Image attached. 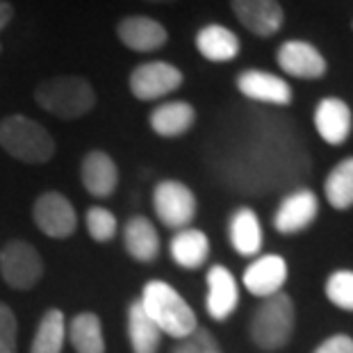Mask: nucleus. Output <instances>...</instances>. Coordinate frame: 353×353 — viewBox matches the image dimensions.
<instances>
[{"instance_id": "12", "label": "nucleus", "mask_w": 353, "mask_h": 353, "mask_svg": "<svg viewBox=\"0 0 353 353\" xmlns=\"http://www.w3.org/2000/svg\"><path fill=\"white\" fill-rule=\"evenodd\" d=\"M119 39L134 52H153L167 43L169 34L160 21L148 17H128L117 28Z\"/></svg>"}, {"instance_id": "6", "label": "nucleus", "mask_w": 353, "mask_h": 353, "mask_svg": "<svg viewBox=\"0 0 353 353\" xmlns=\"http://www.w3.org/2000/svg\"><path fill=\"white\" fill-rule=\"evenodd\" d=\"M155 214L167 228L183 230L196 216V196L192 190L178 180H164L155 187L153 194Z\"/></svg>"}, {"instance_id": "17", "label": "nucleus", "mask_w": 353, "mask_h": 353, "mask_svg": "<svg viewBox=\"0 0 353 353\" xmlns=\"http://www.w3.org/2000/svg\"><path fill=\"white\" fill-rule=\"evenodd\" d=\"M80 176H82V185H85V190L96 199L112 196L117 190V183H119L117 164L108 153H103V151H92V153L85 155Z\"/></svg>"}, {"instance_id": "22", "label": "nucleus", "mask_w": 353, "mask_h": 353, "mask_svg": "<svg viewBox=\"0 0 353 353\" xmlns=\"http://www.w3.org/2000/svg\"><path fill=\"white\" fill-rule=\"evenodd\" d=\"M230 242L239 255H255L262 246V226L251 208H242L230 219Z\"/></svg>"}, {"instance_id": "27", "label": "nucleus", "mask_w": 353, "mask_h": 353, "mask_svg": "<svg viewBox=\"0 0 353 353\" xmlns=\"http://www.w3.org/2000/svg\"><path fill=\"white\" fill-rule=\"evenodd\" d=\"M87 232L94 242H110L117 235V216L105 208H89L87 210Z\"/></svg>"}, {"instance_id": "9", "label": "nucleus", "mask_w": 353, "mask_h": 353, "mask_svg": "<svg viewBox=\"0 0 353 353\" xmlns=\"http://www.w3.org/2000/svg\"><path fill=\"white\" fill-rule=\"evenodd\" d=\"M278 64L288 76L301 80H317L326 73L324 55L312 46V43L301 39H290L278 48Z\"/></svg>"}, {"instance_id": "31", "label": "nucleus", "mask_w": 353, "mask_h": 353, "mask_svg": "<svg viewBox=\"0 0 353 353\" xmlns=\"http://www.w3.org/2000/svg\"><path fill=\"white\" fill-rule=\"evenodd\" d=\"M314 353H353V340L349 335H333Z\"/></svg>"}, {"instance_id": "15", "label": "nucleus", "mask_w": 353, "mask_h": 353, "mask_svg": "<svg viewBox=\"0 0 353 353\" xmlns=\"http://www.w3.org/2000/svg\"><path fill=\"white\" fill-rule=\"evenodd\" d=\"M239 303V290H237V281L226 267L214 265L208 272V312L210 317L216 321L228 319L235 307Z\"/></svg>"}, {"instance_id": "8", "label": "nucleus", "mask_w": 353, "mask_h": 353, "mask_svg": "<svg viewBox=\"0 0 353 353\" xmlns=\"http://www.w3.org/2000/svg\"><path fill=\"white\" fill-rule=\"evenodd\" d=\"M183 85V73L169 62H148L132 71L130 92L137 101H157Z\"/></svg>"}, {"instance_id": "13", "label": "nucleus", "mask_w": 353, "mask_h": 353, "mask_svg": "<svg viewBox=\"0 0 353 353\" xmlns=\"http://www.w3.org/2000/svg\"><path fill=\"white\" fill-rule=\"evenodd\" d=\"M317 196L310 190H299L281 203V208H278L274 216V226L283 235H292V232H299L310 226L314 216H317Z\"/></svg>"}, {"instance_id": "14", "label": "nucleus", "mask_w": 353, "mask_h": 353, "mask_svg": "<svg viewBox=\"0 0 353 353\" xmlns=\"http://www.w3.org/2000/svg\"><path fill=\"white\" fill-rule=\"evenodd\" d=\"M237 89L246 99L272 103V105H290L292 103V87L283 78L267 71H242L237 76Z\"/></svg>"}, {"instance_id": "11", "label": "nucleus", "mask_w": 353, "mask_h": 353, "mask_svg": "<svg viewBox=\"0 0 353 353\" xmlns=\"http://www.w3.org/2000/svg\"><path fill=\"white\" fill-rule=\"evenodd\" d=\"M285 281H288V265L281 255H262L244 272V288L260 299L278 294Z\"/></svg>"}, {"instance_id": "2", "label": "nucleus", "mask_w": 353, "mask_h": 353, "mask_svg": "<svg viewBox=\"0 0 353 353\" xmlns=\"http://www.w3.org/2000/svg\"><path fill=\"white\" fill-rule=\"evenodd\" d=\"M34 101L59 119H80L94 110L96 92L80 76H59L43 80L34 89Z\"/></svg>"}, {"instance_id": "29", "label": "nucleus", "mask_w": 353, "mask_h": 353, "mask_svg": "<svg viewBox=\"0 0 353 353\" xmlns=\"http://www.w3.org/2000/svg\"><path fill=\"white\" fill-rule=\"evenodd\" d=\"M174 353H223V351L219 349V344L214 342V337L210 335V330L196 328L192 335H187L185 340H180Z\"/></svg>"}, {"instance_id": "33", "label": "nucleus", "mask_w": 353, "mask_h": 353, "mask_svg": "<svg viewBox=\"0 0 353 353\" xmlns=\"http://www.w3.org/2000/svg\"><path fill=\"white\" fill-rule=\"evenodd\" d=\"M146 3H171V0H146Z\"/></svg>"}, {"instance_id": "32", "label": "nucleus", "mask_w": 353, "mask_h": 353, "mask_svg": "<svg viewBox=\"0 0 353 353\" xmlns=\"http://www.w3.org/2000/svg\"><path fill=\"white\" fill-rule=\"evenodd\" d=\"M12 19H14V7L7 0H0V32L7 28ZM0 50H3V43H0Z\"/></svg>"}, {"instance_id": "20", "label": "nucleus", "mask_w": 353, "mask_h": 353, "mask_svg": "<svg viewBox=\"0 0 353 353\" xmlns=\"http://www.w3.org/2000/svg\"><path fill=\"white\" fill-rule=\"evenodd\" d=\"M128 337H130L132 353H157L160 349L162 330L148 317L139 299L128 307Z\"/></svg>"}, {"instance_id": "28", "label": "nucleus", "mask_w": 353, "mask_h": 353, "mask_svg": "<svg viewBox=\"0 0 353 353\" xmlns=\"http://www.w3.org/2000/svg\"><path fill=\"white\" fill-rule=\"evenodd\" d=\"M326 296L342 310L353 312V272H335L326 281Z\"/></svg>"}, {"instance_id": "25", "label": "nucleus", "mask_w": 353, "mask_h": 353, "mask_svg": "<svg viewBox=\"0 0 353 353\" xmlns=\"http://www.w3.org/2000/svg\"><path fill=\"white\" fill-rule=\"evenodd\" d=\"M66 340V319L62 310H48L39 321L30 353H62Z\"/></svg>"}, {"instance_id": "30", "label": "nucleus", "mask_w": 353, "mask_h": 353, "mask_svg": "<svg viewBox=\"0 0 353 353\" xmlns=\"http://www.w3.org/2000/svg\"><path fill=\"white\" fill-rule=\"evenodd\" d=\"M17 317L12 307L0 303V353H17Z\"/></svg>"}, {"instance_id": "18", "label": "nucleus", "mask_w": 353, "mask_h": 353, "mask_svg": "<svg viewBox=\"0 0 353 353\" xmlns=\"http://www.w3.org/2000/svg\"><path fill=\"white\" fill-rule=\"evenodd\" d=\"M125 251L137 262H153L160 255V237L146 216H132L123 230Z\"/></svg>"}, {"instance_id": "16", "label": "nucleus", "mask_w": 353, "mask_h": 353, "mask_svg": "<svg viewBox=\"0 0 353 353\" xmlns=\"http://www.w3.org/2000/svg\"><path fill=\"white\" fill-rule=\"evenodd\" d=\"M314 125H317L319 137L328 141V144H344L353 125L349 105L340 99H333V96L324 99L317 105V110H314Z\"/></svg>"}, {"instance_id": "3", "label": "nucleus", "mask_w": 353, "mask_h": 353, "mask_svg": "<svg viewBox=\"0 0 353 353\" xmlns=\"http://www.w3.org/2000/svg\"><path fill=\"white\" fill-rule=\"evenodd\" d=\"M0 146L26 164H43L55 155L50 132L23 114H12L0 123Z\"/></svg>"}, {"instance_id": "7", "label": "nucleus", "mask_w": 353, "mask_h": 353, "mask_svg": "<svg viewBox=\"0 0 353 353\" xmlns=\"http://www.w3.org/2000/svg\"><path fill=\"white\" fill-rule=\"evenodd\" d=\"M32 216L43 235H48L52 239L71 237L78 228L76 208H73L71 201L59 192L41 194L32 208Z\"/></svg>"}, {"instance_id": "5", "label": "nucleus", "mask_w": 353, "mask_h": 353, "mask_svg": "<svg viewBox=\"0 0 353 353\" xmlns=\"http://www.w3.org/2000/svg\"><path fill=\"white\" fill-rule=\"evenodd\" d=\"M0 272L5 283L14 290H30L39 283L43 274V262L39 251L23 239L7 242L0 251Z\"/></svg>"}, {"instance_id": "10", "label": "nucleus", "mask_w": 353, "mask_h": 353, "mask_svg": "<svg viewBox=\"0 0 353 353\" xmlns=\"http://www.w3.org/2000/svg\"><path fill=\"white\" fill-rule=\"evenodd\" d=\"M232 12L249 32L272 37L283 28V7L278 0H230Z\"/></svg>"}, {"instance_id": "23", "label": "nucleus", "mask_w": 353, "mask_h": 353, "mask_svg": "<svg viewBox=\"0 0 353 353\" xmlns=\"http://www.w3.org/2000/svg\"><path fill=\"white\" fill-rule=\"evenodd\" d=\"M171 255L176 265L185 269H199L210 255V242L205 232L196 228H183L171 239Z\"/></svg>"}, {"instance_id": "4", "label": "nucleus", "mask_w": 353, "mask_h": 353, "mask_svg": "<svg viewBox=\"0 0 353 353\" xmlns=\"http://www.w3.org/2000/svg\"><path fill=\"white\" fill-rule=\"evenodd\" d=\"M294 330V303L285 292L267 296L251 319V340L262 351L283 349Z\"/></svg>"}, {"instance_id": "1", "label": "nucleus", "mask_w": 353, "mask_h": 353, "mask_svg": "<svg viewBox=\"0 0 353 353\" xmlns=\"http://www.w3.org/2000/svg\"><path fill=\"white\" fill-rule=\"evenodd\" d=\"M141 305L148 312L162 335H171L176 340H185L199 328L196 314L178 292L164 281H148L141 292Z\"/></svg>"}, {"instance_id": "21", "label": "nucleus", "mask_w": 353, "mask_h": 353, "mask_svg": "<svg viewBox=\"0 0 353 353\" xmlns=\"http://www.w3.org/2000/svg\"><path fill=\"white\" fill-rule=\"evenodd\" d=\"M196 48L210 62H230L239 55V39L223 26H205L196 34Z\"/></svg>"}, {"instance_id": "24", "label": "nucleus", "mask_w": 353, "mask_h": 353, "mask_svg": "<svg viewBox=\"0 0 353 353\" xmlns=\"http://www.w3.org/2000/svg\"><path fill=\"white\" fill-rule=\"evenodd\" d=\"M76 353H105L103 326L94 312H80L66 330Z\"/></svg>"}, {"instance_id": "26", "label": "nucleus", "mask_w": 353, "mask_h": 353, "mask_svg": "<svg viewBox=\"0 0 353 353\" xmlns=\"http://www.w3.org/2000/svg\"><path fill=\"white\" fill-rule=\"evenodd\" d=\"M326 199L333 208L347 210L353 205V157L342 160L324 183Z\"/></svg>"}, {"instance_id": "19", "label": "nucleus", "mask_w": 353, "mask_h": 353, "mask_svg": "<svg viewBox=\"0 0 353 353\" xmlns=\"http://www.w3.org/2000/svg\"><path fill=\"white\" fill-rule=\"evenodd\" d=\"M196 121V112L190 103L171 101L162 103L151 112V128L160 137H180Z\"/></svg>"}]
</instances>
